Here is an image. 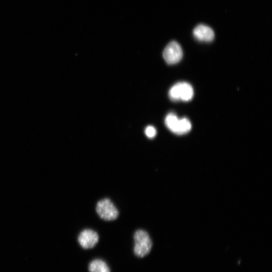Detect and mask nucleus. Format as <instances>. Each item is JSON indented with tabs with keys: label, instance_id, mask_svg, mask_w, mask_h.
Instances as JSON below:
<instances>
[{
	"label": "nucleus",
	"instance_id": "1a4fd4ad",
	"mask_svg": "<svg viewBox=\"0 0 272 272\" xmlns=\"http://www.w3.org/2000/svg\"><path fill=\"white\" fill-rule=\"evenodd\" d=\"M145 133L148 138L152 139L155 137L157 132L156 129L154 127L149 126L145 129Z\"/></svg>",
	"mask_w": 272,
	"mask_h": 272
},
{
	"label": "nucleus",
	"instance_id": "7ed1b4c3",
	"mask_svg": "<svg viewBox=\"0 0 272 272\" xmlns=\"http://www.w3.org/2000/svg\"><path fill=\"white\" fill-rule=\"evenodd\" d=\"M194 90L192 86L187 82H179L170 89L168 95L173 101H182L188 102L194 96Z\"/></svg>",
	"mask_w": 272,
	"mask_h": 272
},
{
	"label": "nucleus",
	"instance_id": "423d86ee",
	"mask_svg": "<svg viewBox=\"0 0 272 272\" xmlns=\"http://www.w3.org/2000/svg\"><path fill=\"white\" fill-rule=\"evenodd\" d=\"M99 241L97 232L91 229H85L79 234L78 242L84 249L94 248Z\"/></svg>",
	"mask_w": 272,
	"mask_h": 272
},
{
	"label": "nucleus",
	"instance_id": "0eeeda50",
	"mask_svg": "<svg viewBox=\"0 0 272 272\" xmlns=\"http://www.w3.org/2000/svg\"><path fill=\"white\" fill-rule=\"evenodd\" d=\"M193 34L196 39L203 42H211L215 37L213 30L203 24H200L195 28Z\"/></svg>",
	"mask_w": 272,
	"mask_h": 272
},
{
	"label": "nucleus",
	"instance_id": "20e7f679",
	"mask_svg": "<svg viewBox=\"0 0 272 272\" xmlns=\"http://www.w3.org/2000/svg\"><path fill=\"white\" fill-rule=\"evenodd\" d=\"M98 216L106 221H113L116 219L119 214L118 210L109 199H104L99 201L96 207Z\"/></svg>",
	"mask_w": 272,
	"mask_h": 272
},
{
	"label": "nucleus",
	"instance_id": "39448f33",
	"mask_svg": "<svg viewBox=\"0 0 272 272\" xmlns=\"http://www.w3.org/2000/svg\"><path fill=\"white\" fill-rule=\"evenodd\" d=\"M163 56L168 64H177L181 60L183 56L181 47L177 42H171L166 47Z\"/></svg>",
	"mask_w": 272,
	"mask_h": 272
},
{
	"label": "nucleus",
	"instance_id": "6e6552de",
	"mask_svg": "<svg viewBox=\"0 0 272 272\" xmlns=\"http://www.w3.org/2000/svg\"><path fill=\"white\" fill-rule=\"evenodd\" d=\"M90 272H110L107 264L101 259H96L92 261L89 267Z\"/></svg>",
	"mask_w": 272,
	"mask_h": 272
},
{
	"label": "nucleus",
	"instance_id": "f257e3e1",
	"mask_svg": "<svg viewBox=\"0 0 272 272\" xmlns=\"http://www.w3.org/2000/svg\"><path fill=\"white\" fill-rule=\"evenodd\" d=\"M134 239V252L136 256L143 257L150 253L152 247V242L150 235L146 231L143 230L136 231Z\"/></svg>",
	"mask_w": 272,
	"mask_h": 272
},
{
	"label": "nucleus",
	"instance_id": "f03ea898",
	"mask_svg": "<svg viewBox=\"0 0 272 272\" xmlns=\"http://www.w3.org/2000/svg\"><path fill=\"white\" fill-rule=\"evenodd\" d=\"M167 128L172 133L181 135L189 133L192 129L190 121L187 118L179 119L176 115L170 113L165 119Z\"/></svg>",
	"mask_w": 272,
	"mask_h": 272
}]
</instances>
